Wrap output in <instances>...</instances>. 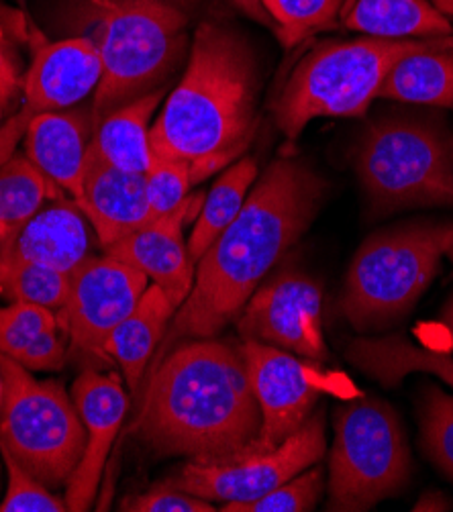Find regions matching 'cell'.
Returning a JSON list of instances; mask_svg holds the SVG:
<instances>
[{
	"label": "cell",
	"instance_id": "cell-1",
	"mask_svg": "<svg viewBox=\"0 0 453 512\" xmlns=\"http://www.w3.org/2000/svg\"><path fill=\"white\" fill-rule=\"evenodd\" d=\"M323 178L305 162L276 160L251 186L235 221L196 262L194 284L176 311L162 355L186 339L215 337L239 317L282 255L313 223Z\"/></svg>",
	"mask_w": 453,
	"mask_h": 512
},
{
	"label": "cell",
	"instance_id": "cell-2",
	"mask_svg": "<svg viewBox=\"0 0 453 512\" xmlns=\"http://www.w3.org/2000/svg\"><path fill=\"white\" fill-rule=\"evenodd\" d=\"M131 433L158 455L198 464L256 449L262 413L241 345L205 337L168 349L147 374Z\"/></svg>",
	"mask_w": 453,
	"mask_h": 512
},
{
	"label": "cell",
	"instance_id": "cell-3",
	"mask_svg": "<svg viewBox=\"0 0 453 512\" xmlns=\"http://www.w3.org/2000/svg\"><path fill=\"white\" fill-rule=\"evenodd\" d=\"M260 70L251 45L231 27L200 23L186 70L149 129L156 156L190 166L192 184L229 168L256 137Z\"/></svg>",
	"mask_w": 453,
	"mask_h": 512
},
{
	"label": "cell",
	"instance_id": "cell-4",
	"mask_svg": "<svg viewBox=\"0 0 453 512\" xmlns=\"http://www.w3.org/2000/svg\"><path fill=\"white\" fill-rule=\"evenodd\" d=\"M78 9L100 56V82L90 105L94 123L166 86L188 45V19L178 5L172 0H78Z\"/></svg>",
	"mask_w": 453,
	"mask_h": 512
},
{
	"label": "cell",
	"instance_id": "cell-5",
	"mask_svg": "<svg viewBox=\"0 0 453 512\" xmlns=\"http://www.w3.org/2000/svg\"><path fill=\"white\" fill-rule=\"evenodd\" d=\"M447 43L453 37H358L323 43L294 66L274 102V121L288 141H296L315 119L362 117L402 58Z\"/></svg>",
	"mask_w": 453,
	"mask_h": 512
},
{
	"label": "cell",
	"instance_id": "cell-6",
	"mask_svg": "<svg viewBox=\"0 0 453 512\" xmlns=\"http://www.w3.org/2000/svg\"><path fill=\"white\" fill-rule=\"evenodd\" d=\"M453 245V225L415 223L368 237L349 266L341 313L358 331H380L409 313Z\"/></svg>",
	"mask_w": 453,
	"mask_h": 512
},
{
	"label": "cell",
	"instance_id": "cell-7",
	"mask_svg": "<svg viewBox=\"0 0 453 512\" xmlns=\"http://www.w3.org/2000/svg\"><path fill=\"white\" fill-rule=\"evenodd\" d=\"M0 449L49 490L66 488L86 449V427L60 382L37 380L0 353Z\"/></svg>",
	"mask_w": 453,
	"mask_h": 512
},
{
	"label": "cell",
	"instance_id": "cell-8",
	"mask_svg": "<svg viewBox=\"0 0 453 512\" xmlns=\"http://www.w3.org/2000/svg\"><path fill=\"white\" fill-rule=\"evenodd\" d=\"M453 147L433 123L390 117L372 123L360 145L356 172L372 209L390 213L453 204Z\"/></svg>",
	"mask_w": 453,
	"mask_h": 512
},
{
	"label": "cell",
	"instance_id": "cell-9",
	"mask_svg": "<svg viewBox=\"0 0 453 512\" xmlns=\"http://www.w3.org/2000/svg\"><path fill=\"white\" fill-rule=\"evenodd\" d=\"M409 472V445L388 404L360 398L337 408L329 459V510H370L398 494Z\"/></svg>",
	"mask_w": 453,
	"mask_h": 512
},
{
	"label": "cell",
	"instance_id": "cell-10",
	"mask_svg": "<svg viewBox=\"0 0 453 512\" xmlns=\"http://www.w3.org/2000/svg\"><path fill=\"white\" fill-rule=\"evenodd\" d=\"M325 451V415L315 413L276 447H256L227 462H186L164 484L209 502H247L319 464Z\"/></svg>",
	"mask_w": 453,
	"mask_h": 512
},
{
	"label": "cell",
	"instance_id": "cell-11",
	"mask_svg": "<svg viewBox=\"0 0 453 512\" xmlns=\"http://www.w3.org/2000/svg\"><path fill=\"white\" fill-rule=\"evenodd\" d=\"M321 313V286L307 274L288 270L251 294L235 321L243 341H260L321 362L327 353Z\"/></svg>",
	"mask_w": 453,
	"mask_h": 512
},
{
	"label": "cell",
	"instance_id": "cell-12",
	"mask_svg": "<svg viewBox=\"0 0 453 512\" xmlns=\"http://www.w3.org/2000/svg\"><path fill=\"white\" fill-rule=\"evenodd\" d=\"M149 278L115 255H88L70 276L64 325L74 347L105 353L115 327L135 309Z\"/></svg>",
	"mask_w": 453,
	"mask_h": 512
},
{
	"label": "cell",
	"instance_id": "cell-13",
	"mask_svg": "<svg viewBox=\"0 0 453 512\" xmlns=\"http://www.w3.org/2000/svg\"><path fill=\"white\" fill-rule=\"evenodd\" d=\"M241 353L262 413L258 447H276L311 419L319 388L311 372L280 347L243 341Z\"/></svg>",
	"mask_w": 453,
	"mask_h": 512
},
{
	"label": "cell",
	"instance_id": "cell-14",
	"mask_svg": "<svg viewBox=\"0 0 453 512\" xmlns=\"http://www.w3.org/2000/svg\"><path fill=\"white\" fill-rule=\"evenodd\" d=\"M98 82L100 56L88 35L41 45L23 82L25 105L17 121L11 123L13 139L25 133L37 115L78 107L86 96L94 94Z\"/></svg>",
	"mask_w": 453,
	"mask_h": 512
},
{
	"label": "cell",
	"instance_id": "cell-15",
	"mask_svg": "<svg viewBox=\"0 0 453 512\" xmlns=\"http://www.w3.org/2000/svg\"><path fill=\"white\" fill-rule=\"evenodd\" d=\"M70 394L86 427V449L74 476L66 484L64 498L70 512H84L96 498L113 441L125 421L129 400L117 374H100L96 370L82 372Z\"/></svg>",
	"mask_w": 453,
	"mask_h": 512
},
{
	"label": "cell",
	"instance_id": "cell-16",
	"mask_svg": "<svg viewBox=\"0 0 453 512\" xmlns=\"http://www.w3.org/2000/svg\"><path fill=\"white\" fill-rule=\"evenodd\" d=\"M205 198L186 196L172 213L151 219L131 235L123 237L105 251L143 272L151 284L160 286L176 309L188 298L194 284V260L184 241V225L198 217Z\"/></svg>",
	"mask_w": 453,
	"mask_h": 512
},
{
	"label": "cell",
	"instance_id": "cell-17",
	"mask_svg": "<svg viewBox=\"0 0 453 512\" xmlns=\"http://www.w3.org/2000/svg\"><path fill=\"white\" fill-rule=\"evenodd\" d=\"M90 229L72 198L52 200L3 245L0 262H31L72 274L92 255Z\"/></svg>",
	"mask_w": 453,
	"mask_h": 512
},
{
	"label": "cell",
	"instance_id": "cell-18",
	"mask_svg": "<svg viewBox=\"0 0 453 512\" xmlns=\"http://www.w3.org/2000/svg\"><path fill=\"white\" fill-rule=\"evenodd\" d=\"M92 131V107L37 115L25 131V156L76 204L84 196V168Z\"/></svg>",
	"mask_w": 453,
	"mask_h": 512
},
{
	"label": "cell",
	"instance_id": "cell-19",
	"mask_svg": "<svg viewBox=\"0 0 453 512\" xmlns=\"http://www.w3.org/2000/svg\"><path fill=\"white\" fill-rule=\"evenodd\" d=\"M78 207L107 249L151 221L145 174H135L86 156L84 196Z\"/></svg>",
	"mask_w": 453,
	"mask_h": 512
},
{
	"label": "cell",
	"instance_id": "cell-20",
	"mask_svg": "<svg viewBox=\"0 0 453 512\" xmlns=\"http://www.w3.org/2000/svg\"><path fill=\"white\" fill-rule=\"evenodd\" d=\"M176 306L166 292L149 284L135 309L115 327L105 343V355L121 366L129 390L139 392L141 380L154 360L176 315Z\"/></svg>",
	"mask_w": 453,
	"mask_h": 512
},
{
	"label": "cell",
	"instance_id": "cell-21",
	"mask_svg": "<svg viewBox=\"0 0 453 512\" xmlns=\"http://www.w3.org/2000/svg\"><path fill=\"white\" fill-rule=\"evenodd\" d=\"M166 98V86L113 109L94 123L88 156L127 172L145 174L154 162L149 119Z\"/></svg>",
	"mask_w": 453,
	"mask_h": 512
},
{
	"label": "cell",
	"instance_id": "cell-22",
	"mask_svg": "<svg viewBox=\"0 0 453 512\" xmlns=\"http://www.w3.org/2000/svg\"><path fill=\"white\" fill-rule=\"evenodd\" d=\"M341 21L364 37L407 41L453 37V25L431 0H347Z\"/></svg>",
	"mask_w": 453,
	"mask_h": 512
},
{
	"label": "cell",
	"instance_id": "cell-23",
	"mask_svg": "<svg viewBox=\"0 0 453 512\" xmlns=\"http://www.w3.org/2000/svg\"><path fill=\"white\" fill-rule=\"evenodd\" d=\"M349 362L384 386H396L413 372L433 374L453 388V357L417 347L402 337L356 339L347 347Z\"/></svg>",
	"mask_w": 453,
	"mask_h": 512
},
{
	"label": "cell",
	"instance_id": "cell-24",
	"mask_svg": "<svg viewBox=\"0 0 453 512\" xmlns=\"http://www.w3.org/2000/svg\"><path fill=\"white\" fill-rule=\"evenodd\" d=\"M378 98L453 111V43L402 58L388 74Z\"/></svg>",
	"mask_w": 453,
	"mask_h": 512
},
{
	"label": "cell",
	"instance_id": "cell-25",
	"mask_svg": "<svg viewBox=\"0 0 453 512\" xmlns=\"http://www.w3.org/2000/svg\"><path fill=\"white\" fill-rule=\"evenodd\" d=\"M258 174L260 170L254 158H239L217 178L203 207H200L198 219L188 239V251L194 264L203 258L217 237L235 221L243 209V202L251 186L258 180Z\"/></svg>",
	"mask_w": 453,
	"mask_h": 512
},
{
	"label": "cell",
	"instance_id": "cell-26",
	"mask_svg": "<svg viewBox=\"0 0 453 512\" xmlns=\"http://www.w3.org/2000/svg\"><path fill=\"white\" fill-rule=\"evenodd\" d=\"M64 192L27 156H13L0 166V241L3 245L47 202Z\"/></svg>",
	"mask_w": 453,
	"mask_h": 512
},
{
	"label": "cell",
	"instance_id": "cell-27",
	"mask_svg": "<svg viewBox=\"0 0 453 512\" xmlns=\"http://www.w3.org/2000/svg\"><path fill=\"white\" fill-rule=\"evenodd\" d=\"M70 276L31 262H0V296L62 311L70 294Z\"/></svg>",
	"mask_w": 453,
	"mask_h": 512
},
{
	"label": "cell",
	"instance_id": "cell-28",
	"mask_svg": "<svg viewBox=\"0 0 453 512\" xmlns=\"http://www.w3.org/2000/svg\"><path fill=\"white\" fill-rule=\"evenodd\" d=\"M347 0H260L280 43L296 47L309 35L331 27Z\"/></svg>",
	"mask_w": 453,
	"mask_h": 512
},
{
	"label": "cell",
	"instance_id": "cell-29",
	"mask_svg": "<svg viewBox=\"0 0 453 512\" xmlns=\"http://www.w3.org/2000/svg\"><path fill=\"white\" fill-rule=\"evenodd\" d=\"M323 468L319 464L296 474L272 492L247 502L223 504V512H307L323 494Z\"/></svg>",
	"mask_w": 453,
	"mask_h": 512
},
{
	"label": "cell",
	"instance_id": "cell-30",
	"mask_svg": "<svg viewBox=\"0 0 453 512\" xmlns=\"http://www.w3.org/2000/svg\"><path fill=\"white\" fill-rule=\"evenodd\" d=\"M421 443L431 462L453 480V396L427 388L421 406Z\"/></svg>",
	"mask_w": 453,
	"mask_h": 512
},
{
	"label": "cell",
	"instance_id": "cell-31",
	"mask_svg": "<svg viewBox=\"0 0 453 512\" xmlns=\"http://www.w3.org/2000/svg\"><path fill=\"white\" fill-rule=\"evenodd\" d=\"M54 329H60V321L52 309L31 302H9L0 309V353L17 360L35 337Z\"/></svg>",
	"mask_w": 453,
	"mask_h": 512
},
{
	"label": "cell",
	"instance_id": "cell-32",
	"mask_svg": "<svg viewBox=\"0 0 453 512\" xmlns=\"http://www.w3.org/2000/svg\"><path fill=\"white\" fill-rule=\"evenodd\" d=\"M190 186L192 178L186 162L154 153V162L145 172V192L151 219L164 217L178 209L186 200Z\"/></svg>",
	"mask_w": 453,
	"mask_h": 512
},
{
	"label": "cell",
	"instance_id": "cell-33",
	"mask_svg": "<svg viewBox=\"0 0 453 512\" xmlns=\"http://www.w3.org/2000/svg\"><path fill=\"white\" fill-rule=\"evenodd\" d=\"M0 453L7 472V490L5 498L0 500V512H68L66 498H58L23 470L5 449H0Z\"/></svg>",
	"mask_w": 453,
	"mask_h": 512
},
{
	"label": "cell",
	"instance_id": "cell-34",
	"mask_svg": "<svg viewBox=\"0 0 453 512\" xmlns=\"http://www.w3.org/2000/svg\"><path fill=\"white\" fill-rule=\"evenodd\" d=\"M121 510L129 512H215L213 502L188 494L184 490L160 484L143 494L129 496L121 502Z\"/></svg>",
	"mask_w": 453,
	"mask_h": 512
},
{
	"label": "cell",
	"instance_id": "cell-35",
	"mask_svg": "<svg viewBox=\"0 0 453 512\" xmlns=\"http://www.w3.org/2000/svg\"><path fill=\"white\" fill-rule=\"evenodd\" d=\"M66 345L60 339V329L45 331L35 337L21 353L15 362L31 372H54L64 366Z\"/></svg>",
	"mask_w": 453,
	"mask_h": 512
},
{
	"label": "cell",
	"instance_id": "cell-36",
	"mask_svg": "<svg viewBox=\"0 0 453 512\" xmlns=\"http://www.w3.org/2000/svg\"><path fill=\"white\" fill-rule=\"evenodd\" d=\"M19 86H21V82H19L17 68H15L11 56H9L7 47L0 43V102L7 105V102L19 90Z\"/></svg>",
	"mask_w": 453,
	"mask_h": 512
},
{
	"label": "cell",
	"instance_id": "cell-37",
	"mask_svg": "<svg viewBox=\"0 0 453 512\" xmlns=\"http://www.w3.org/2000/svg\"><path fill=\"white\" fill-rule=\"evenodd\" d=\"M441 325L447 331V335L451 339V347H453V296L449 298V302L445 304V309L441 313Z\"/></svg>",
	"mask_w": 453,
	"mask_h": 512
},
{
	"label": "cell",
	"instance_id": "cell-38",
	"mask_svg": "<svg viewBox=\"0 0 453 512\" xmlns=\"http://www.w3.org/2000/svg\"><path fill=\"white\" fill-rule=\"evenodd\" d=\"M431 3L447 17H453V0H431Z\"/></svg>",
	"mask_w": 453,
	"mask_h": 512
},
{
	"label": "cell",
	"instance_id": "cell-39",
	"mask_svg": "<svg viewBox=\"0 0 453 512\" xmlns=\"http://www.w3.org/2000/svg\"><path fill=\"white\" fill-rule=\"evenodd\" d=\"M0 408H3V376H0ZM5 468L3 464V453H0V470Z\"/></svg>",
	"mask_w": 453,
	"mask_h": 512
},
{
	"label": "cell",
	"instance_id": "cell-40",
	"mask_svg": "<svg viewBox=\"0 0 453 512\" xmlns=\"http://www.w3.org/2000/svg\"><path fill=\"white\" fill-rule=\"evenodd\" d=\"M451 156H453V151H451ZM447 255H449V260H451V262H453V245H451V249H449V251H447Z\"/></svg>",
	"mask_w": 453,
	"mask_h": 512
},
{
	"label": "cell",
	"instance_id": "cell-41",
	"mask_svg": "<svg viewBox=\"0 0 453 512\" xmlns=\"http://www.w3.org/2000/svg\"><path fill=\"white\" fill-rule=\"evenodd\" d=\"M0 260H3V241H0Z\"/></svg>",
	"mask_w": 453,
	"mask_h": 512
},
{
	"label": "cell",
	"instance_id": "cell-42",
	"mask_svg": "<svg viewBox=\"0 0 453 512\" xmlns=\"http://www.w3.org/2000/svg\"><path fill=\"white\" fill-rule=\"evenodd\" d=\"M3 107H5V105H3V102H0V119H3Z\"/></svg>",
	"mask_w": 453,
	"mask_h": 512
},
{
	"label": "cell",
	"instance_id": "cell-43",
	"mask_svg": "<svg viewBox=\"0 0 453 512\" xmlns=\"http://www.w3.org/2000/svg\"><path fill=\"white\" fill-rule=\"evenodd\" d=\"M17 3H25V0H17Z\"/></svg>",
	"mask_w": 453,
	"mask_h": 512
}]
</instances>
